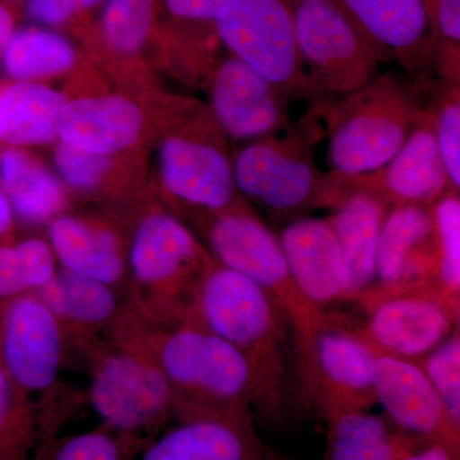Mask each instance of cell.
<instances>
[{
    "label": "cell",
    "instance_id": "obj_1",
    "mask_svg": "<svg viewBox=\"0 0 460 460\" xmlns=\"http://www.w3.org/2000/svg\"><path fill=\"white\" fill-rule=\"evenodd\" d=\"M109 338L137 348L156 363L174 394L178 422L251 413L256 405L255 375L246 357L193 317L177 328L156 329L122 307Z\"/></svg>",
    "mask_w": 460,
    "mask_h": 460
},
{
    "label": "cell",
    "instance_id": "obj_2",
    "mask_svg": "<svg viewBox=\"0 0 460 460\" xmlns=\"http://www.w3.org/2000/svg\"><path fill=\"white\" fill-rule=\"evenodd\" d=\"M190 317L246 357L256 383V405L279 411L286 395L289 323L268 293L241 272L214 261L199 284Z\"/></svg>",
    "mask_w": 460,
    "mask_h": 460
},
{
    "label": "cell",
    "instance_id": "obj_3",
    "mask_svg": "<svg viewBox=\"0 0 460 460\" xmlns=\"http://www.w3.org/2000/svg\"><path fill=\"white\" fill-rule=\"evenodd\" d=\"M323 124L310 108L279 135L247 142L233 159L235 186L248 204L288 223L316 208H335L350 192L347 175L323 172L314 160Z\"/></svg>",
    "mask_w": 460,
    "mask_h": 460
},
{
    "label": "cell",
    "instance_id": "obj_4",
    "mask_svg": "<svg viewBox=\"0 0 460 460\" xmlns=\"http://www.w3.org/2000/svg\"><path fill=\"white\" fill-rule=\"evenodd\" d=\"M328 138L330 172L356 177L385 166L423 115L419 86L394 72L343 98L313 102Z\"/></svg>",
    "mask_w": 460,
    "mask_h": 460
},
{
    "label": "cell",
    "instance_id": "obj_5",
    "mask_svg": "<svg viewBox=\"0 0 460 460\" xmlns=\"http://www.w3.org/2000/svg\"><path fill=\"white\" fill-rule=\"evenodd\" d=\"M214 261L177 217L165 211L146 215L127 256L131 284L124 307L150 328H177L189 319Z\"/></svg>",
    "mask_w": 460,
    "mask_h": 460
},
{
    "label": "cell",
    "instance_id": "obj_6",
    "mask_svg": "<svg viewBox=\"0 0 460 460\" xmlns=\"http://www.w3.org/2000/svg\"><path fill=\"white\" fill-rule=\"evenodd\" d=\"M205 214V237L215 261L255 281L280 308L289 323L299 372L304 371L314 339L330 323L329 314L302 295L278 235L251 205Z\"/></svg>",
    "mask_w": 460,
    "mask_h": 460
},
{
    "label": "cell",
    "instance_id": "obj_7",
    "mask_svg": "<svg viewBox=\"0 0 460 460\" xmlns=\"http://www.w3.org/2000/svg\"><path fill=\"white\" fill-rule=\"evenodd\" d=\"M288 3L296 49L313 86L314 102L343 98L381 74V65L387 63L386 58L339 0Z\"/></svg>",
    "mask_w": 460,
    "mask_h": 460
},
{
    "label": "cell",
    "instance_id": "obj_8",
    "mask_svg": "<svg viewBox=\"0 0 460 460\" xmlns=\"http://www.w3.org/2000/svg\"><path fill=\"white\" fill-rule=\"evenodd\" d=\"M86 348L91 358L89 401L104 428L136 438L174 417L172 387L146 353L114 339Z\"/></svg>",
    "mask_w": 460,
    "mask_h": 460
},
{
    "label": "cell",
    "instance_id": "obj_9",
    "mask_svg": "<svg viewBox=\"0 0 460 460\" xmlns=\"http://www.w3.org/2000/svg\"><path fill=\"white\" fill-rule=\"evenodd\" d=\"M217 40L278 87L290 102H314L296 49L288 0H228L217 18Z\"/></svg>",
    "mask_w": 460,
    "mask_h": 460
},
{
    "label": "cell",
    "instance_id": "obj_10",
    "mask_svg": "<svg viewBox=\"0 0 460 460\" xmlns=\"http://www.w3.org/2000/svg\"><path fill=\"white\" fill-rule=\"evenodd\" d=\"M358 301L368 320L357 332L377 354L417 362L459 329V311L435 287L368 293Z\"/></svg>",
    "mask_w": 460,
    "mask_h": 460
},
{
    "label": "cell",
    "instance_id": "obj_11",
    "mask_svg": "<svg viewBox=\"0 0 460 460\" xmlns=\"http://www.w3.org/2000/svg\"><path fill=\"white\" fill-rule=\"evenodd\" d=\"M66 343L56 316L32 292L0 302V368L27 394L56 385Z\"/></svg>",
    "mask_w": 460,
    "mask_h": 460
},
{
    "label": "cell",
    "instance_id": "obj_12",
    "mask_svg": "<svg viewBox=\"0 0 460 460\" xmlns=\"http://www.w3.org/2000/svg\"><path fill=\"white\" fill-rule=\"evenodd\" d=\"M377 356L357 330L339 328L330 320L301 372L325 419L341 411H368L376 402Z\"/></svg>",
    "mask_w": 460,
    "mask_h": 460
},
{
    "label": "cell",
    "instance_id": "obj_13",
    "mask_svg": "<svg viewBox=\"0 0 460 460\" xmlns=\"http://www.w3.org/2000/svg\"><path fill=\"white\" fill-rule=\"evenodd\" d=\"M160 177L172 199L201 213L250 205L235 186L233 159L213 138L192 133L166 137L159 150Z\"/></svg>",
    "mask_w": 460,
    "mask_h": 460
},
{
    "label": "cell",
    "instance_id": "obj_14",
    "mask_svg": "<svg viewBox=\"0 0 460 460\" xmlns=\"http://www.w3.org/2000/svg\"><path fill=\"white\" fill-rule=\"evenodd\" d=\"M210 102L215 122L235 141L279 135L293 126L290 100L246 63L229 54L214 66Z\"/></svg>",
    "mask_w": 460,
    "mask_h": 460
},
{
    "label": "cell",
    "instance_id": "obj_15",
    "mask_svg": "<svg viewBox=\"0 0 460 460\" xmlns=\"http://www.w3.org/2000/svg\"><path fill=\"white\" fill-rule=\"evenodd\" d=\"M374 390L396 428L459 456L460 429L447 419L440 396L419 363L378 354Z\"/></svg>",
    "mask_w": 460,
    "mask_h": 460
},
{
    "label": "cell",
    "instance_id": "obj_16",
    "mask_svg": "<svg viewBox=\"0 0 460 460\" xmlns=\"http://www.w3.org/2000/svg\"><path fill=\"white\" fill-rule=\"evenodd\" d=\"M436 272L438 244L431 208L411 204L389 208L378 237L376 280L367 293L425 286L438 289Z\"/></svg>",
    "mask_w": 460,
    "mask_h": 460
},
{
    "label": "cell",
    "instance_id": "obj_17",
    "mask_svg": "<svg viewBox=\"0 0 460 460\" xmlns=\"http://www.w3.org/2000/svg\"><path fill=\"white\" fill-rule=\"evenodd\" d=\"M387 63L395 62L411 84L434 80L423 0H339Z\"/></svg>",
    "mask_w": 460,
    "mask_h": 460
},
{
    "label": "cell",
    "instance_id": "obj_18",
    "mask_svg": "<svg viewBox=\"0 0 460 460\" xmlns=\"http://www.w3.org/2000/svg\"><path fill=\"white\" fill-rule=\"evenodd\" d=\"M350 180L354 186L375 193L389 208L405 204L431 208L453 189L425 107L420 123L385 166Z\"/></svg>",
    "mask_w": 460,
    "mask_h": 460
},
{
    "label": "cell",
    "instance_id": "obj_19",
    "mask_svg": "<svg viewBox=\"0 0 460 460\" xmlns=\"http://www.w3.org/2000/svg\"><path fill=\"white\" fill-rule=\"evenodd\" d=\"M279 243L302 295L325 311L345 301V270L337 238L326 219L305 217L284 224Z\"/></svg>",
    "mask_w": 460,
    "mask_h": 460
},
{
    "label": "cell",
    "instance_id": "obj_20",
    "mask_svg": "<svg viewBox=\"0 0 460 460\" xmlns=\"http://www.w3.org/2000/svg\"><path fill=\"white\" fill-rule=\"evenodd\" d=\"M141 460H266V453L251 413H239L181 420Z\"/></svg>",
    "mask_w": 460,
    "mask_h": 460
},
{
    "label": "cell",
    "instance_id": "obj_21",
    "mask_svg": "<svg viewBox=\"0 0 460 460\" xmlns=\"http://www.w3.org/2000/svg\"><path fill=\"white\" fill-rule=\"evenodd\" d=\"M326 222L337 238L345 270V299H357L376 280L378 237L389 205L370 192L354 186Z\"/></svg>",
    "mask_w": 460,
    "mask_h": 460
},
{
    "label": "cell",
    "instance_id": "obj_22",
    "mask_svg": "<svg viewBox=\"0 0 460 460\" xmlns=\"http://www.w3.org/2000/svg\"><path fill=\"white\" fill-rule=\"evenodd\" d=\"M142 124L140 109L120 96L77 99L60 111L58 137L77 150L108 156L135 144Z\"/></svg>",
    "mask_w": 460,
    "mask_h": 460
},
{
    "label": "cell",
    "instance_id": "obj_23",
    "mask_svg": "<svg viewBox=\"0 0 460 460\" xmlns=\"http://www.w3.org/2000/svg\"><path fill=\"white\" fill-rule=\"evenodd\" d=\"M32 293L56 316L66 341L83 348L98 341L100 330L111 328L122 310L115 288L63 269L47 286Z\"/></svg>",
    "mask_w": 460,
    "mask_h": 460
},
{
    "label": "cell",
    "instance_id": "obj_24",
    "mask_svg": "<svg viewBox=\"0 0 460 460\" xmlns=\"http://www.w3.org/2000/svg\"><path fill=\"white\" fill-rule=\"evenodd\" d=\"M49 243L63 270L71 274L113 288L126 277L122 242L108 226L59 215L49 223Z\"/></svg>",
    "mask_w": 460,
    "mask_h": 460
},
{
    "label": "cell",
    "instance_id": "obj_25",
    "mask_svg": "<svg viewBox=\"0 0 460 460\" xmlns=\"http://www.w3.org/2000/svg\"><path fill=\"white\" fill-rule=\"evenodd\" d=\"M326 420V460H399L428 445L368 411H337Z\"/></svg>",
    "mask_w": 460,
    "mask_h": 460
},
{
    "label": "cell",
    "instance_id": "obj_26",
    "mask_svg": "<svg viewBox=\"0 0 460 460\" xmlns=\"http://www.w3.org/2000/svg\"><path fill=\"white\" fill-rule=\"evenodd\" d=\"M66 100L45 84L21 81L0 93V141L17 146L49 144Z\"/></svg>",
    "mask_w": 460,
    "mask_h": 460
},
{
    "label": "cell",
    "instance_id": "obj_27",
    "mask_svg": "<svg viewBox=\"0 0 460 460\" xmlns=\"http://www.w3.org/2000/svg\"><path fill=\"white\" fill-rule=\"evenodd\" d=\"M0 181L13 214L31 226L50 223L62 213L66 195L44 166L17 150L0 155Z\"/></svg>",
    "mask_w": 460,
    "mask_h": 460
},
{
    "label": "cell",
    "instance_id": "obj_28",
    "mask_svg": "<svg viewBox=\"0 0 460 460\" xmlns=\"http://www.w3.org/2000/svg\"><path fill=\"white\" fill-rule=\"evenodd\" d=\"M75 57V45L63 33L32 27L13 32L3 49V65L12 78L33 81L68 71Z\"/></svg>",
    "mask_w": 460,
    "mask_h": 460
},
{
    "label": "cell",
    "instance_id": "obj_29",
    "mask_svg": "<svg viewBox=\"0 0 460 460\" xmlns=\"http://www.w3.org/2000/svg\"><path fill=\"white\" fill-rule=\"evenodd\" d=\"M228 0H159L164 16L160 32L192 65L208 66L211 45L217 40V18Z\"/></svg>",
    "mask_w": 460,
    "mask_h": 460
},
{
    "label": "cell",
    "instance_id": "obj_30",
    "mask_svg": "<svg viewBox=\"0 0 460 460\" xmlns=\"http://www.w3.org/2000/svg\"><path fill=\"white\" fill-rule=\"evenodd\" d=\"M159 31V0H102L99 32L114 53L133 56Z\"/></svg>",
    "mask_w": 460,
    "mask_h": 460
},
{
    "label": "cell",
    "instance_id": "obj_31",
    "mask_svg": "<svg viewBox=\"0 0 460 460\" xmlns=\"http://www.w3.org/2000/svg\"><path fill=\"white\" fill-rule=\"evenodd\" d=\"M459 86L441 78H434L419 86L450 184L456 190L460 189Z\"/></svg>",
    "mask_w": 460,
    "mask_h": 460
},
{
    "label": "cell",
    "instance_id": "obj_32",
    "mask_svg": "<svg viewBox=\"0 0 460 460\" xmlns=\"http://www.w3.org/2000/svg\"><path fill=\"white\" fill-rule=\"evenodd\" d=\"M438 244V290L454 310L460 296V199L459 190L449 189L431 206Z\"/></svg>",
    "mask_w": 460,
    "mask_h": 460
},
{
    "label": "cell",
    "instance_id": "obj_33",
    "mask_svg": "<svg viewBox=\"0 0 460 460\" xmlns=\"http://www.w3.org/2000/svg\"><path fill=\"white\" fill-rule=\"evenodd\" d=\"M35 435L31 395L0 368V460H29Z\"/></svg>",
    "mask_w": 460,
    "mask_h": 460
},
{
    "label": "cell",
    "instance_id": "obj_34",
    "mask_svg": "<svg viewBox=\"0 0 460 460\" xmlns=\"http://www.w3.org/2000/svg\"><path fill=\"white\" fill-rule=\"evenodd\" d=\"M434 78L460 84V0H423Z\"/></svg>",
    "mask_w": 460,
    "mask_h": 460
},
{
    "label": "cell",
    "instance_id": "obj_35",
    "mask_svg": "<svg viewBox=\"0 0 460 460\" xmlns=\"http://www.w3.org/2000/svg\"><path fill=\"white\" fill-rule=\"evenodd\" d=\"M416 363H419L440 396L447 419L456 429H460L459 329Z\"/></svg>",
    "mask_w": 460,
    "mask_h": 460
},
{
    "label": "cell",
    "instance_id": "obj_36",
    "mask_svg": "<svg viewBox=\"0 0 460 460\" xmlns=\"http://www.w3.org/2000/svg\"><path fill=\"white\" fill-rule=\"evenodd\" d=\"M54 160L66 183L78 190H95L111 166L108 156L77 150L63 142L58 145Z\"/></svg>",
    "mask_w": 460,
    "mask_h": 460
},
{
    "label": "cell",
    "instance_id": "obj_37",
    "mask_svg": "<svg viewBox=\"0 0 460 460\" xmlns=\"http://www.w3.org/2000/svg\"><path fill=\"white\" fill-rule=\"evenodd\" d=\"M50 460H126V447L107 428L68 438Z\"/></svg>",
    "mask_w": 460,
    "mask_h": 460
},
{
    "label": "cell",
    "instance_id": "obj_38",
    "mask_svg": "<svg viewBox=\"0 0 460 460\" xmlns=\"http://www.w3.org/2000/svg\"><path fill=\"white\" fill-rule=\"evenodd\" d=\"M27 292H35L56 277L57 259L49 242L27 238L14 246Z\"/></svg>",
    "mask_w": 460,
    "mask_h": 460
},
{
    "label": "cell",
    "instance_id": "obj_39",
    "mask_svg": "<svg viewBox=\"0 0 460 460\" xmlns=\"http://www.w3.org/2000/svg\"><path fill=\"white\" fill-rule=\"evenodd\" d=\"M99 4H102V0H25V12L32 22L57 29Z\"/></svg>",
    "mask_w": 460,
    "mask_h": 460
},
{
    "label": "cell",
    "instance_id": "obj_40",
    "mask_svg": "<svg viewBox=\"0 0 460 460\" xmlns=\"http://www.w3.org/2000/svg\"><path fill=\"white\" fill-rule=\"evenodd\" d=\"M27 292L14 246L0 244V302Z\"/></svg>",
    "mask_w": 460,
    "mask_h": 460
},
{
    "label": "cell",
    "instance_id": "obj_41",
    "mask_svg": "<svg viewBox=\"0 0 460 460\" xmlns=\"http://www.w3.org/2000/svg\"><path fill=\"white\" fill-rule=\"evenodd\" d=\"M459 456L454 454L452 450L443 447V445L431 444L420 447L416 452L399 460H459Z\"/></svg>",
    "mask_w": 460,
    "mask_h": 460
},
{
    "label": "cell",
    "instance_id": "obj_42",
    "mask_svg": "<svg viewBox=\"0 0 460 460\" xmlns=\"http://www.w3.org/2000/svg\"><path fill=\"white\" fill-rule=\"evenodd\" d=\"M13 224V210H12L9 199L3 190H0V239L11 232Z\"/></svg>",
    "mask_w": 460,
    "mask_h": 460
},
{
    "label": "cell",
    "instance_id": "obj_43",
    "mask_svg": "<svg viewBox=\"0 0 460 460\" xmlns=\"http://www.w3.org/2000/svg\"><path fill=\"white\" fill-rule=\"evenodd\" d=\"M14 32V21L11 12L4 5L0 4V50L11 40Z\"/></svg>",
    "mask_w": 460,
    "mask_h": 460
}]
</instances>
